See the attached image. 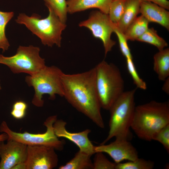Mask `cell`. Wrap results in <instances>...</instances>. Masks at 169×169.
Returning <instances> with one entry per match:
<instances>
[{"mask_svg":"<svg viewBox=\"0 0 169 169\" xmlns=\"http://www.w3.org/2000/svg\"><path fill=\"white\" fill-rule=\"evenodd\" d=\"M62 79L63 97L97 126L104 128L101 107L96 88L94 68L76 74L64 73Z\"/></svg>","mask_w":169,"mask_h":169,"instance_id":"6da1fadb","label":"cell"},{"mask_svg":"<svg viewBox=\"0 0 169 169\" xmlns=\"http://www.w3.org/2000/svg\"><path fill=\"white\" fill-rule=\"evenodd\" d=\"M26 111L12 109L11 114L14 118L17 119H21L23 118L25 115Z\"/></svg>","mask_w":169,"mask_h":169,"instance_id":"f546056e","label":"cell"},{"mask_svg":"<svg viewBox=\"0 0 169 169\" xmlns=\"http://www.w3.org/2000/svg\"><path fill=\"white\" fill-rule=\"evenodd\" d=\"M91 156L81 151L76 152L74 156L59 169H93Z\"/></svg>","mask_w":169,"mask_h":169,"instance_id":"ac0fdd59","label":"cell"},{"mask_svg":"<svg viewBox=\"0 0 169 169\" xmlns=\"http://www.w3.org/2000/svg\"><path fill=\"white\" fill-rule=\"evenodd\" d=\"M95 154L93 169H115L116 163L110 161L103 152H97Z\"/></svg>","mask_w":169,"mask_h":169,"instance_id":"4316f807","label":"cell"},{"mask_svg":"<svg viewBox=\"0 0 169 169\" xmlns=\"http://www.w3.org/2000/svg\"><path fill=\"white\" fill-rule=\"evenodd\" d=\"M114 32L118 38L120 50L123 55L126 58L133 59L127 39L124 33L117 26L116 24L112 22Z\"/></svg>","mask_w":169,"mask_h":169,"instance_id":"d4e9b609","label":"cell"},{"mask_svg":"<svg viewBox=\"0 0 169 169\" xmlns=\"http://www.w3.org/2000/svg\"><path fill=\"white\" fill-rule=\"evenodd\" d=\"M2 142H3V141L0 142V146L1 145V143H2Z\"/></svg>","mask_w":169,"mask_h":169,"instance_id":"e575fe53","label":"cell"},{"mask_svg":"<svg viewBox=\"0 0 169 169\" xmlns=\"http://www.w3.org/2000/svg\"><path fill=\"white\" fill-rule=\"evenodd\" d=\"M48 8L51 9L59 18L65 23L68 8L66 0H44Z\"/></svg>","mask_w":169,"mask_h":169,"instance_id":"7402d4cb","label":"cell"},{"mask_svg":"<svg viewBox=\"0 0 169 169\" xmlns=\"http://www.w3.org/2000/svg\"><path fill=\"white\" fill-rule=\"evenodd\" d=\"M137 88L124 91L109 110V130L105 144L113 137L130 141L132 135L130 129L136 107L135 95Z\"/></svg>","mask_w":169,"mask_h":169,"instance_id":"3957f363","label":"cell"},{"mask_svg":"<svg viewBox=\"0 0 169 169\" xmlns=\"http://www.w3.org/2000/svg\"><path fill=\"white\" fill-rule=\"evenodd\" d=\"M126 66L127 70L131 76L133 83L138 88L143 90L147 88L146 84L139 75L133 60V59H126Z\"/></svg>","mask_w":169,"mask_h":169,"instance_id":"484cf974","label":"cell"},{"mask_svg":"<svg viewBox=\"0 0 169 169\" xmlns=\"http://www.w3.org/2000/svg\"><path fill=\"white\" fill-rule=\"evenodd\" d=\"M27 107V105L25 102L19 100L14 103L12 109L26 111Z\"/></svg>","mask_w":169,"mask_h":169,"instance_id":"4dcf8cb0","label":"cell"},{"mask_svg":"<svg viewBox=\"0 0 169 169\" xmlns=\"http://www.w3.org/2000/svg\"><path fill=\"white\" fill-rule=\"evenodd\" d=\"M27 155V146L8 139L6 143L2 142L0 146V169H12L24 163Z\"/></svg>","mask_w":169,"mask_h":169,"instance_id":"8fae6325","label":"cell"},{"mask_svg":"<svg viewBox=\"0 0 169 169\" xmlns=\"http://www.w3.org/2000/svg\"><path fill=\"white\" fill-rule=\"evenodd\" d=\"M79 26L88 28L95 38L102 41L105 56L116 44V42L111 38L114 30L108 14L100 11H93L87 19L79 23Z\"/></svg>","mask_w":169,"mask_h":169,"instance_id":"9c48e42d","label":"cell"},{"mask_svg":"<svg viewBox=\"0 0 169 169\" xmlns=\"http://www.w3.org/2000/svg\"><path fill=\"white\" fill-rule=\"evenodd\" d=\"M136 40L152 44L156 47L159 51L164 49L168 46L166 42L158 34L156 31L153 28H148Z\"/></svg>","mask_w":169,"mask_h":169,"instance_id":"ffe728a7","label":"cell"},{"mask_svg":"<svg viewBox=\"0 0 169 169\" xmlns=\"http://www.w3.org/2000/svg\"><path fill=\"white\" fill-rule=\"evenodd\" d=\"M140 0H125L124 12L117 24L118 28L124 33L140 13Z\"/></svg>","mask_w":169,"mask_h":169,"instance_id":"2e32d148","label":"cell"},{"mask_svg":"<svg viewBox=\"0 0 169 169\" xmlns=\"http://www.w3.org/2000/svg\"><path fill=\"white\" fill-rule=\"evenodd\" d=\"M153 69L159 79L164 81L169 76V49L166 48L155 54L153 56Z\"/></svg>","mask_w":169,"mask_h":169,"instance_id":"e0dca14e","label":"cell"},{"mask_svg":"<svg viewBox=\"0 0 169 169\" xmlns=\"http://www.w3.org/2000/svg\"><path fill=\"white\" fill-rule=\"evenodd\" d=\"M13 12H4L0 11V49L3 52L8 50L10 44L5 34V29L8 23L13 17Z\"/></svg>","mask_w":169,"mask_h":169,"instance_id":"44dd1931","label":"cell"},{"mask_svg":"<svg viewBox=\"0 0 169 169\" xmlns=\"http://www.w3.org/2000/svg\"><path fill=\"white\" fill-rule=\"evenodd\" d=\"M158 141L163 146L168 153L169 152V124L160 130L154 135L152 140Z\"/></svg>","mask_w":169,"mask_h":169,"instance_id":"83f0119b","label":"cell"},{"mask_svg":"<svg viewBox=\"0 0 169 169\" xmlns=\"http://www.w3.org/2000/svg\"><path fill=\"white\" fill-rule=\"evenodd\" d=\"M55 150L50 146H28L24 169H52L56 167L59 160Z\"/></svg>","mask_w":169,"mask_h":169,"instance_id":"30bf717a","label":"cell"},{"mask_svg":"<svg viewBox=\"0 0 169 169\" xmlns=\"http://www.w3.org/2000/svg\"><path fill=\"white\" fill-rule=\"evenodd\" d=\"M57 119L56 115L48 117L44 122L46 131L43 133L33 134L25 131L23 133L13 131L7 122L3 121L0 125V132L5 133L8 139L22 143L28 146L44 145L53 147L55 150L62 151L65 142L59 139L54 131L53 125Z\"/></svg>","mask_w":169,"mask_h":169,"instance_id":"52a82bcc","label":"cell"},{"mask_svg":"<svg viewBox=\"0 0 169 169\" xmlns=\"http://www.w3.org/2000/svg\"><path fill=\"white\" fill-rule=\"evenodd\" d=\"M169 77L166 78L164 81L165 82L162 87V90L167 94H169Z\"/></svg>","mask_w":169,"mask_h":169,"instance_id":"1f68e13d","label":"cell"},{"mask_svg":"<svg viewBox=\"0 0 169 169\" xmlns=\"http://www.w3.org/2000/svg\"><path fill=\"white\" fill-rule=\"evenodd\" d=\"M125 0H113L110 4L108 15L113 23L117 24L123 15Z\"/></svg>","mask_w":169,"mask_h":169,"instance_id":"cb8c5ba5","label":"cell"},{"mask_svg":"<svg viewBox=\"0 0 169 169\" xmlns=\"http://www.w3.org/2000/svg\"><path fill=\"white\" fill-rule=\"evenodd\" d=\"M40 50L39 47L32 45L19 46L13 56L0 54V64L7 65L14 74L23 73L31 75L46 66L44 59L39 55Z\"/></svg>","mask_w":169,"mask_h":169,"instance_id":"ba28073f","label":"cell"},{"mask_svg":"<svg viewBox=\"0 0 169 169\" xmlns=\"http://www.w3.org/2000/svg\"><path fill=\"white\" fill-rule=\"evenodd\" d=\"M96 88L101 108L109 110L124 91V81L119 68L103 60L94 67Z\"/></svg>","mask_w":169,"mask_h":169,"instance_id":"277c9868","label":"cell"},{"mask_svg":"<svg viewBox=\"0 0 169 169\" xmlns=\"http://www.w3.org/2000/svg\"><path fill=\"white\" fill-rule=\"evenodd\" d=\"M113 0H67L68 13L73 14L92 8L98 9L108 14Z\"/></svg>","mask_w":169,"mask_h":169,"instance_id":"9a60e30c","label":"cell"},{"mask_svg":"<svg viewBox=\"0 0 169 169\" xmlns=\"http://www.w3.org/2000/svg\"><path fill=\"white\" fill-rule=\"evenodd\" d=\"M48 16L44 18L36 14L29 16L24 13H19L16 19L19 24H24L41 40L44 45L52 47L54 44L60 47L62 31L66 27L53 11L48 8Z\"/></svg>","mask_w":169,"mask_h":169,"instance_id":"5b68a950","label":"cell"},{"mask_svg":"<svg viewBox=\"0 0 169 169\" xmlns=\"http://www.w3.org/2000/svg\"><path fill=\"white\" fill-rule=\"evenodd\" d=\"M66 124L67 123L62 119L56 120L54 124L53 127L57 136L64 138L71 141L78 146L80 151L91 156L95 154V146L88 137L91 130L86 129L78 132H70L66 129Z\"/></svg>","mask_w":169,"mask_h":169,"instance_id":"4fadbf2b","label":"cell"},{"mask_svg":"<svg viewBox=\"0 0 169 169\" xmlns=\"http://www.w3.org/2000/svg\"><path fill=\"white\" fill-rule=\"evenodd\" d=\"M141 2L148 1L155 3L167 10L169 9V1L168 0H140Z\"/></svg>","mask_w":169,"mask_h":169,"instance_id":"f1b7e54d","label":"cell"},{"mask_svg":"<svg viewBox=\"0 0 169 169\" xmlns=\"http://www.w3.org/2000/svg\"><path fill=\"white\" fill-rule=\"evenodd\" d=\"M140 13L149 22L156 23L169 30V12L164 8L150 2H141Z\"/></svg>","mask_w":169,"mask_h":169,"instance_id":"5bb4252c","label":"cell"},{"mask_svg":"<svg viewBox=\"0 0 169 169\" xmlns=\"http://www.w3.org/2000/svg\"><path fill=\"white\" fill-rule=\"evenodd\" d=\"M154 166L153 161L138 157L133 161L116 164L115 169H152Z\"/></svg>","mask_w":169,"mask_h":169,"instance_id":"603a6c76","label":"cell"},{"mask_svg":"<svg viewBox=\"0 0 169 169\" xmlns=\"http://www.w3.org/2000/svg\"><path fill=\"white\" fill-rule=\"evenodd\" d=\"M8 139V135L5 133H3L0 134V142L4 141Z\"/></svg>","mask_w":169,"mask_h":169,"instance_id":"d6a6232c","label":"cell"},{"mask_svg":"<svg viewBox=\"0 0 169 169\" xmlns=\"http://www.w3.org/2000/svg\"><path fill=\"white\" fill-rule=\"evenodd\" d=\"M1 86L0 84V90H1Z\"/></svg>","mask_w":169,"mask_h":169,"instance_id":"836d02e7","label":"cell"},{"mask_svg":"<svg viewBox=\"0 0 169 169\" xmlns=\"http://www.w3.org/2000/svg\"><path fill=\"white\" fill-rule=\"evenodd\" d=\"M169 124V103L151 101L136 106L131 128L137 136L151 141L156 133Z\"/></svg>","mask_w":169,"mask_h":169,"instance_id":"7a4b0ae2","label":"cell"},{"mask_svg":"<svg viewBox=\"0 0 169 169\" xmlns=\"http://www.w3.org/2000/svg\"><path fill=\"white\" fill-rule=\"evenodd\" d=\"M95 153L102 152L108 154L116 164L126 160L133 161L138 158L136 148L130 141L115 138V140L107 145L95 146Z\"/></svg>","mask_w":169,"mask_h":169,"instance_id":"7c38bea8","label":"cell"},{"mask_svg":"<svg viewBox=\"0 0 169 169\" xmlns=\"http://www.w3.org/2000/svg\"><path fill=\"white\" fill-rule=\"evenodd\" d=\"M64 73L55 66L44 67L37 73L26 77L25 80L29 86L34 90L32 104L38 107L44 104L43 95L47 94L49 98L54 100L56 95L63 97L64 91L62 76Z\"/></svg>","mask_w":169,"mask_h":169,"instance_id":"8992f818","label":"cell"},{"mask_svg":"<svg viewBox=\"0 0 169 169\" xmlns=\"http://www.w3.org/2000/svg\"><path fill=\"white\" fill-rule=\"evenodd\" d=\"M149 23L142 15L137 17L124 33L127 40H136L148 28Z\"/></svg>","mask_w":169,"mask_h":169,"instance_id":"d6986e66","label":"cell"}]
</instances>
